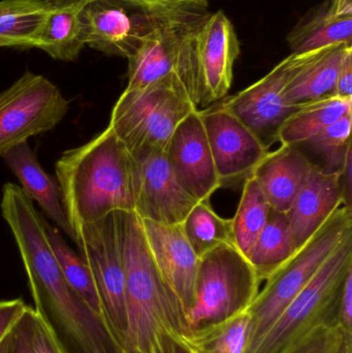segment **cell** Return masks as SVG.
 Returning a JSON list of instances; mask_svg holds the SVG:
<instances>
[{"instance_id":"obj_1","label":"cell","mask_w":352,"mask_h":353,"mask_svg":"<svg viewBox=\"0 0 352 353\" xmlns=\"http://www.w3.org/2000/svg\"><path fill=\"white\" fill-rule=\"evenodd\" d=\"M28 278L37 314L63 353H123L105 317L66 283L50 244L48 222L25 195L1 208Z\"/></svg>"},{"instance_id":"obj_2","label":"cell","mask_w":352,"mask_h":353,"mask_svg":"<svg viewBox=\"0 0 352 353\" xmlns=\"http://www.w3.org/2000/svg\"><path fill=\"white\" fill-rule=\"evenodd\" d=\"M55 169L74 232L112 212L136 211V161L110 126L86 144L65 151Z\"/></svg>"},{"instance_id":"obj_3","label":"cell","mask_w":352,"mask_h":353,"mask_svg":"<svg viewBox=\"0 0 352 353\" xmlns=\"http://www.w3.org/2000/svg\"><path fill=\"white\" fill-rule=\"evenodd\" d=\"M119 223L127 321L123 350L148 353L165 338L176 343L189 329L181 304L157 269L140 216L119 211Z\"/></svg>"},{"instance_id":"obj_4","label":"cell","mask_w":352,"mask_h":353,"mask_svg":"<svg viewBox=\"0 0 352 353\" xmlns=\"http://www.w3.org/2000/svg\"><path fill=\"white\" fill-rule=\"evenodd\" d=\"M196 109L181 80L167 74L143 88H125L109 126L132 154L167 152L176 128Z\"/></svg>"},{"instance_id":"obj_5","label":"cell","mask_w":352,"mask_h":353,"mask_svg":"<svg viewBox=\"0 0 352 353\" xmlns=\"http://www.w3.org/2000/svg\"><path fill=\"white\" fill-rule=\"evenodd\" d=\"M351 271L352 232L246 353H289L318 327L338 325L339 299Z\"/></svg>"},{"instance_id":"obj_6","label":"cell","mask_w":352,"mask_h":353,"mask_svg":"<svg viewBox=\"0 0 352 353\" xmlns=\"http://www.w3.org/2000/svg\"><path fill=\"white\" fill-rule=\"evenodd\" d=\"M352 232V209L341 205L295 254L266 280L249 307L251 350L287 305L307 286L335 249Z\"/></svg>"},{"instance_id":"obj_7","label":"cell","mask_w":352,"mask_h":353,"mask_svg":"<svg viewBox=\"0 0 352 353\" xmlns=\"http://www.w3.org/2000/svg\"><path fill=\"white\" fill-rule=\"evenodd\" d=\"M260 286L249 261L235 246L213 249L200 259L194 306L186 314L188 329L225 321L246 310Z\"/></svg>"},{"instance_id":"obj_8","label":"cell","mask_w":352,"mask_h":353,"mask_svg":"<svg viewBox=\"0 0 352 353\" xmlns=\"http://www.w3.org/2000/svg\"><path fill=\"white\" fill-rule=\"evenodd\" d=\"M208 12L177 17L153 30L127 59L126 89L143 88L167 74H176L194 105L200 107L196 37Z\"/></svg>"},{"instance_id":"obj_9","label":"cell","mask_w":352,"mask_h":353,"mask_svg":"<svg viewBox=\"0 0 352 353\" xmlns=\"http://www.w3.org/2000/svg\"><path fill=\"white\" fill-rule=\"evenodd\" d=\"M74 234L79 255L92 276L105 321L123 348L127 321L119 211L80 226Z\"/></svg>"},{"instance_id":"obj_10","label":"cell","mask_w":352,"mask_h":353,"mask_svg":"<svg viewBox=\"0 0 352 353\" xmlns=\"http://www.w3.org/2000/svg\"><path fill=\"white\" fill-rule=\"evenodd\" d=\"M68 101L51 81L26 72L0 93V157L29 138L53 130Z\"/></svg>"},{"instance_id":"obj_11","label":"cell","mask_w":352,"mask_h":353,"mask_svg":"<svg viewBox=\"0 0 352 353\" xmlns=\"http://www.w3.org/2000/svg\"><path fill=\"white\" fill-rule=\"evenodd\" d=\"M185 14H190L154 12L121 0H91L82 12L85 43L105 55L128 59L157 27Z\"/></svg>"},{"instance_id":"obj_12","label":"cell","mask_w":352,"mask_h":353,"mask_svg":"<svg viewBox=\"0 0 352 353\" xmlns=\"http://www.w3.org/2000/svg\"><path fill=\"white\" fill-rule=\"evenodd\" d=\"M300 58L301 55L291 54L258 82L219 103L243 122L267 149L279 142L285 120L303 107L291 105L284 97L285 85Z\"/></svg>"},{"instance_id":"obj_13","label":"cell","mask_w":352,"mask_h":353,"mask_svg":"<svg viewBox=\"0 0 352 353\" xmlns=\"http://www.w3.org/2000/svg\"><path fill=\"white\" fill-rule=\"evenodd\" d=\"M136 161V213L142 219L181 224L198 203L180 184L167 152L132 154Z\"/></svg>"},{"instance_id":"obj_14","label":"cell","mask_w":352,"mask_h":353,"mask_svg":"<svg viewBox=\"0 0 352 353\" xmlns=\"http://www.w3.org/2000/svg\"><path fill=\"white\" fill-rule=\"evenodd\" d=\"M221 184L245 180L270 151L219 103L200 111Z\"/></svg>"},{"instance_id":"obj_15","label":"cell","mask_w":352,"mask_h":353,"mask_svg":"<svg viewBox=\"0 0 352 353\" xmlns=\"http://www.w3.org/2000/svg\"><path fill=\"white\" fill-rule=\"evenodd\" d=\"M196 53L200 105L207 107L227 97L240 55L237 32L223 10L208 12L203 19L196 32Z\"/></svg>"},{"instance_id":"obj_16","label":"cell","mask_w":352,"mask_h":353,"mask_svg":"<svg viewBox=\"0 0 352 353\" xmlns=\"http://www.w3.org/2000/svg\"><path fill=\"white\" fill-rule=\"evenodd\" d=\"M167 159L181 186L198 201L210 199L222 186L207 139L200 110L188 114L176 128Z\"/></svg>"},{"instance_id":"obj_17","label":"cell","mask_w":352,"mask_h":353,"mask_svg":"<svg viewBox=\"0 0 352 353\" xmlns=\"http://www.w3.org/2000/svg\"><path fill=\"white\" fill-rule=\"evenodd\" d=\"M142 222L157 269L186 316L194 306L200 259L186 239L182 223L165 225L144 219Z\"/></svg>"},{"instance_id":"obj_18","label":"cell","mask_w":352,"mask_h":353,"mask_svg":"<svg viewBox=\"0 0 352 353\" xmlns=\"http://www.w3.org/2000/svg\"><path fill=\"white\" fill-rule=\"evenodd\" d=\"M318 168L298 147L281 145L269 152L252 172L269 205L287 213Z\"/></svg>"},{"instance_id":"obj_19","label":"cell","mask_w":352,"mask_h":353,"mask_svg":"<svg viewBox=\"0 0 352 353\" xmlns=\"http://www.w3.org/2000/svg\"><path fill=\"white\" fill-rule=\"evenodd\" d=\"M340 175L318 170L287 212L297 249L320 230L335 210L344 205Z\"/></svg>"},{"instance_id":"obj_20","label":"cell","mask_w":352,"mask_h":353,"mask_svg":"<svg viewBox=\"0 0 352 353\" xmlns=\"http://www.w3.org/2000/svg\"><path fill=\"white\" fill-rule=\"evenodd\" d=\"M352 46L340 43L302 54L284 87L291 105H305L334 97L339 68Z\"/></svg>"},{"instance_id":"obj_21","label":"cell","mask_w":352,"mask_h":353,"mask_svg":"<svg viewBox=\"0 0 352 353\" xmlns=\"http://www.w3.org/2000/svg\"><path fill=\"white\" fill-rule=\"evenodd\" d=\"M1 157L18 179L23 192L31 201H37L45 215L55 222L56 226L76 242V234L68 223L64 210L59 184L45 173L27 142L14 147Z\"/></svg>"},{"instance_id":"obj_22","label":"cell","mask_w":352,"mask_h":353,"mask_svg":"<svg viewBox=\"0 0 352 353\" xmlns=\"http://www.w3.org/2000/svg\"><path fill=\"white\" fill-rule=\"evenodd\" d=\"M91 0H52L33 48L60 61H74L84 49L82 12Z\"/></svg>"},{"instance_id":"obj_23","label":"cell","mask_w":352,"mask_h":353,"mask_svg":"<svg viewBox=\"0 0 352 353\" xmlns=\"http://www.w3.org/2000/svg\"><path fill=\"white\" fill-rule=\"evenodd\" d=\"M291 54L302 55L335 45L352 46V18L332 16L329 0L308 10L287 37Z\"/></svg>"},{"instance_id":"obj_24","label":"cell","mask_w":352,"mask_h":353,"mask_svg":"<svg viewBox=\"0 0 352 353\" xmlns=\"http://www.w3.org/2000/svg\"><path fill=\"white\" fill-rule=\"evenodd\" d=\"M250 325L248 308L225 321L189 329L180 336L176 344L186 353H246Z\"/></svg>"},{"instance_id":"obj_25","label":"cell","mask_w":352,"mask_h":353,"mask_svg":"<svg viewBox=\"0 0 352 353\" xmlns=\"http://www.w3.org/2000/svg\"><path fill=\"white\" fill-rule=\"evenodd\" d=\"M297 250L287 213L271 209L268 221L256 239L247 261L262 283Z\"/></svg>"},{"instance_id":"obj_26","label":"cell","mask_w":352,"mask_h":353,"mask_svg":"<svg viewBox=\"0 0 352 353\" xmlns=\"http://www.w3.org/2000/svg\"><path fill=\"white\" fill-rule=\"evenodd\" d=\"M52 0H1L0 47L33 48Z\"/></svg>"},{"instance_id":"obj_27","label":"cell","mask_w":352,"mask_h":353,"mask_svg":"<svg viewBox=\"0 0 352 353\" xmlns=\"http://www.w3.org/2000/svg\"><path fill=\"white\" fill-rule=\"evenodd\" d=\"M352 99L331 97L305 103L281 126L279 143L297 146L351 113Z\"/></svg>"},{"instance_id":"obj_28","label":"cell","mask_w":352,"mask_h":353,"mask_svg":"<svg viewBox=\"0 0 352 353\" xmlns=\"http://www.w3.org/2000/svg\"><path fill=\"white\" fill-rule=\"evenodd\" d=\"M209 201H198L182 222L186 239L198 259L222 245L236 247L233 219L217 215Z\"/></svg>"},{"instance_id":"obj_29","label":"cell","mask_w":352,"mask_h":353,"mask_svg":"<svg viewBox=\"0 0 352 353\" xmlns=\"http://www.w3.org/2000/svg\"><path fill=\"white\" fill-rule=\"evenodd\" d=\"M351 113L347 114L336 123L296 147L306 157L311 154L318 159V169L324 173L341 174L351 159Z\"/></svg>"},{"instance_id":"obj_30","label":"cell","mask_w":352,"mask_h":353,"mask_svg":"<svg viewBox=\"0 0 352 353\" xmlns=\"http://www.w3.org/2000/svg\"><path fill=\"white\" fill-rule=\"evenodd\" d=\"M271 209L256 179L252 176L246 178L239 207L231 218L236 248L246 259L266 225Z\"/></svg>"},{"instance_id":"obj_31","label":"cell","mask_w":352,"mask_h":353,"mask_svg":"<svg viewBox=\"0 0 352 353\" xmlns=\"http://www.w3.org/2000/svg\"><path fill=\"white\" fill-rule=\"evenodd\" d=\"M48 234H49L50 244L59 263L66 283L95 313L105 317L101 299L95 288L92 276L79 253L70 248V245L65 242L61 232H59V228L48 224Z\"/></svg>"},{"instance_id":"obj_32","label":"cell","mask_w":352,"mask_h":353,"mask_svg":"<svg viewBox=\"0 0 352 353\" xmlns=\"http://www.w3.org/2000/svg\"><path fill=\"white\" fill-rule=\"evenodd\" d=\"M14 347L21 353H63L37 311L27 306L12 333Z\"/></svg>"},{"instance_id":"obj_33","label":"cell","mask_w":352,"mask_h":353,"mask_svg":"<svg viewBox=\"0 0 352 353\" xmlns=\"http://www.w3.org/2000/svg\"><path fill=\"white\" fill-rule=\"evenodd\" d=\"M349 344H352V336L347 335L340 325H324L289 353H342Z\"/></svg>"},{"instance_id":"obj_34","label":"cell","mask_w":352,"mask_h":353,"mask_svg":"<svg viewBox=\"0 0 352 353\" xmlns=\"http://www.w3.org/2000/svg\"><path fill=\"white\" fill-rule=\"evenodd\" d=\"M165 14H191L208 10L209 0H121Z\"/></svg>"},{"instance_id":"obj_35","label":"cell","mask_w":352,"mask_h":353,"mask_svg":"<svg viewBox=\"0 0 352 353\" xmlns=\"http://www.w3.org/2000/svg\"><path fill=\"white\" fill-rule=\"evenodd\" d=\"M27 306L22 299L0 301V343L12 331Z\"/></svg>"},{"instance_id":"obj_36","label":"cell","mask_w":352,"mask_h":353,"mask_svg":"<svg viewBox=\"0 0 352 353\" xmlns=\"http://www.w3.org/2000/svg\"><path fill=\"white\" fill-rule=\"evenodd\" d=\"M337 323L347 335L352 336V271L347 275L341 290Z\"/></svg>"},{"instance_id":"obj_37","label":"cell","mask_w":352,"mask_h":353,"mask_svg":"<svg viewBox=\"0 0 352 353\" xmlns=\"http://www.w3.org/2000/svg\"><path fill=\"white\" fill-rule=\"evenodd\" d=\"M334 97L352 99V49L347 52L339 68Z\"/></svg>"},{"instance_id":"obj_38","label":"cell","mask_w":352,"mask_h":353,"mask_svg":"<svg viewBox=\"0 0 352 353\" xmlns=\"http://www.w3.org/2000/svg\"><path fill=\"white\" fill-rule=\"evenodd\" d=\"M330 14L338 18H352V0H329Z\"/></svg>"},{"instance_id":"obj_39","label":"cell","mask_w":352,"mask_h":353,"mask_svg":"<svg viewBox=\"0 0 352 353\" xmlns=\"http://www.w3.org/2000/svg\"><path fill=\"white\" fill-rule=\"evenodd\" d=\"M174 352H175V342L172 341L169 338H165L148 353H174Z\"/></svg>"},{"instance_id":"obj_40","label":"cell","mask_w":352,"mask_h":353,"mask_svg":"<svg viewBox=\"0 0 352 353\" xmlns=\"http://www.w3.org/2000/svg\"><path fill=\"white\" fill-rule=\"evenodd\" d=\"M10 346V333L0 343V353H8Z\"/></svg>"},{"instance_id":"obj_41","label":"cell","mask_w":352,"mask_h":353,"mask_svg":"<svg viewBox=\"0 0 352 353\" xmlns=\"http://www.w3.org/2000/svg\"><path fill=\"white\" fill-rule=\"evenodd\" d=\"M10 333H12V332H10ZM8 353H21L19 352L18 350H17L16 348L14 347V345H12V335H10V350H8Z\"/></svg>"},{"instance_id":"obj_42","label":"cell","mask_w":352,"mask_h":353,"mask_svg":"<svg viewBox=\"0 0 352 353\" xmlns=\"http://www.w3.org/2000/svg\"><path fill=\"white\" fill-rule=\"evenodd\" d=\"M174 353H186L185 350H182L180 346H178L177 344L175 343V352Z\"/></svg>"},{"instance_id":"obj_43","label":"cell","mask_w":352,"mask_h":353,"mask_svg":"<svg viewBox=\"0 0 352 353\" xmlns=\"http://www.w3.org/2000/svg\"><path fill=\"white\" fill-rule=\"evenodd\" d=\"M342 353H352V344H349V345L344 348Z\"/></svg>"},{"instance_id":"obj_44","label":"cell","mask_w":352,"mask_h":353,"mask_svg":"<svg viewBox=\"0 0 352 353\" xmlns=\"http://www.w3.org/2000/svg\"><path fill=\"white\" fill-rule=\"evenodd\" d=\"M123 353H127V352H123Z\"/></svg>"},{"instance_id":"obj_45","label":"cell","mask_w":352,"mask_h":353,"mask_svg":"<svg viewBox=\"0 0 352 353\" xmlns=\"http://www.w3.org/2000/svg\"><path fill=\"white\" fill-rule=\"evenodd\" d=\"M347 346V345H346Z\"/></svg>"}]
</instances>
